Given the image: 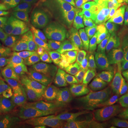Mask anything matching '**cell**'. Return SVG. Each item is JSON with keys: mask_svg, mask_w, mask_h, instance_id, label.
Masks as SVG:
<instances>
[{"mask_svg": "<svg viewBox=\"0 0 128 128\" xmlns=\"http://www.w3.org/2000/svg\"><path fill=\"white\" fill-rule=\"evenodd\" d=\"M50 54L34 47L24 54L9 89L22 105H33L51 62Z\"/></svg>", "mask_w": 128, "mask_h": 128, "instance_id": "3", "label": "cell"}, {"mask_svg": "<svg viewBox=\"0 0 128 128\" xmlns=\"http://www.w3.org/2000/svg\"><path fill=\"white\" fill-rule=\"evenodd\" d=\"M95 75L112 86L128 84V29L108 24L98 31L92 48Z\"/></svg>", "mask_w": 128, "mask_h": 128, "instance_id": "1", "label": "cell"}, {"mask_svg": "<svg viewBox=\"0 0 128 128\" xmlns=\"http://www.w3.org/2000/svg\"><path fill=\"white\" fill-rule=\"evenodd\" d=\"M24 29L22 24L13 12L0 9V31H20Z\"/></svg>", "mask_w": 128, "mask_h": 128, "instance_id": "16", "label": "cell"}, {"mask_svg": "<svg viewBox=\"0 0 128 128\" xmlns=\"http://www.w3.org/2000/svg\"><path fill=\"white\" fill-rule=\"evenodd\" d=\"M115 0H64L63 6H80L99 13L109 8Z\"/></svg>", "mask_w": 128, "mask_h": 128, "instance_id": "15", "label": "cell"}, {"mask_svg": "<svg viewBox=\"0 0 128 128\" xmlns=\"http://www.w3.org/2000/svg\"><path fill=\"white\" fill-rule=\"evenodd\" d=\"M35 0H4L11 12L17 16L24 28L29 26V17Z\"/></svg>", "mask_w": 128, "mask_h": 128, "instance_id": "14", "label": "cell"}, {"mask_svg": "<svg viewBox=\"0 0 128 128\" xmlns=\"http://www.w3.org/2000/svg\"><path fill=\"white\" fill-rule=\"evenodd\" d=\"M62 0H35L32 8L29 25L43 22L56 13Z\"/></svg>", "mask_w": 128, "mask_h": 128, "instance_id": "12", "label": "cell"}, {"mask_svg": "<svg viewBox=\"0 0 128 128\" xmlns=\"http://www.w3.org/2000/svg\"><path fill=\"white\" fill-rule=\"evenodd\" d=\"M26 41L27 36L25 34L14 31H0V49L20 45Z\"/></svg>", "mask_w": 128, "mask_h": 128, "instance_id": "17", "label": "cell"}, {"mask_svg": "<svg viewBox=\"0 0 128 128\" xmlns=\"http://www.w3.org/2000/svg\"><path fill=\"white\" fill-rule=\"evenodd\" d=\"M22 107V104L15 97L9 88L0 86V118L9 127Z\"/></svg>", "mask_w": 128, "mask_h": 128, "instance_id": "10", "label": "cell"}, {"mask_svg": "<svg viewBox=\"0 0 128 128\" xmlns=\"http://www.w3.org/2000/svg\"><path fill=\"white\" fill-rule=\"evenodd\" d=\"M24 54L22 49H0V86H9Z\"/></svg>", "mask_w": 128, "mask_h": 128, "instance_id": "9", "label": "cell"}, {"mask_svg": "<svg viewBox=\"0 0 128 128\" xmlns=\"http://www.w3.org/2000/svg\"><path fill=\"white\" fill-rule=\"evenodd\" d=\"M98 105L100 120L106 128H128V120L115 113L100 99H98Z\"/></svg>", "mask_w": 128, "mask_h": 128, "instance_id": "13", "label": "cell"}, {"mask_svg": "<svg viewBox=\"0 0 128 128\" xmlns=\"http://www.w3.org/2000/svg\"><path fill=\"white\" fill-rule=\"evenodd\" d=\"M83 96L84 100V114H83L82 128H106L100 120L98 99L93 92L86 91Z\"/></svg>", "mask_w": 128, "mask_h": 128, "instance_id": "11", "label": "cell"}, {"mask_svg": "<svg viewBox=\"0 0 128 128\" xmlns=\"http://www.w3.org/2000/svg\"><path fill=\"white\" fill-rule=\"evenodd\" d=\"M0 128H1V125H0Z\"/></svg>", "mask_w": 128, "mask_h": 128, "instance_id": "18", "label": "cell"}, {"mask_svg": "<svg viewBox=\"0 0 128 128\" xmlns=\"http://www.w3.org/2000/svg\"><path fill=\"white\" fill-rule=\"evenodd\" d=\"M82 95L60 110L47 128H82L84 114V100Z\"/></svg>", "mask_w": 128, "mask_h": 128, "instance_id": "8", "label": "cell"}, {"mask_svg": "<svg viewBox=\"0 0 128 128\" xmlns=\"http://www.w3.org/2000/svg\"><path fill=\"white\" fill-rule=\"evenodd\" d=\"M97 13L80 6H63L38 27L41 33H68L89 38L96 25Z\"/></svg>", "mask_w": 128, "mask_h": 128, "instance_id": "4", "label": "cell"}, {"mask_svg": "<svg viewBox=\"0 0 128 128\" xmlns=\"http://www.w3.org/2000/svg\"><path fill=\"white\" fill-rule=\"evenodd\" d=\"M60 110L59 106L22 105L10 128H47Z\"/></svg>", "mask_w": 128, "mask_h": 128, "instance_id": "6", "label": "cell"}, {"mask_svg": "<svg viewBox=\"0 0 128 128\" xmlns=\"http://www.w3.org/2000/svg\"><path fill=\"white\" fill-rule=\"evenodd\" d=\"M86 38L68 33H42L38 47L46 54L79 67L88 65Z\"/></svg>", "mask_w": 128, "mask_h": 128, "instance_id": "5", "label": "cell"}, {"mask_svg": "<svg viewBox=\"0 0 128 128\" xmlns=\"http://www.w3.org/2000/svg\"><path fill=\"white\" fill-rule=\"evenodd\" d=\"M91 84L96 97L102 100L115 113L128 120V96L126 93L115 86L102 81L96 75L91 78Z\"/></svg>", "mask_w": 128, "mask_h": 128, "instance_id": "7", "label": "cell"}, {"mask_svg": "<svg viewBox=\"0 0 128 128\" xmlns=\"http://www.w3.org/2000/svg\"><path fill=\"white\" fill-rule=\"evenodd\" d=\"M89 89L81 70L70 63L52 57L33 105L63 106Z\"/></svg>", "mask_w": 128, "mask_h": 128, "instance_id": "2", "label": "cell"}]
</instances>
